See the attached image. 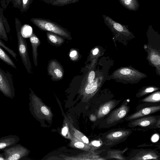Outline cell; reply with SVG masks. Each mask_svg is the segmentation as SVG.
Masks as SVG:
<instances>
[{
    "label": "cell",
    "instance_id": "28",
    "mask_svg": "<svg viewBox=\"0 0 160 160\" xmlns=\"http://www.w3.org/2000/svg\"><path fill=\"white\" fill-rule=\"evenodd\" d=\"M110 158H114L118 159L123 160L125 159L121 155L120 152L112 151L111 152Z\"/></svg>",
    "mask_w": 160,
    "mask_h": 160
},
{
    "label": "cell",
    "instance_id": "34",
    "mask_svg": "<svg viewBox=\"0 0 160 160\" xmlns=\"http://www.w3.org/2000/svg\"><path fill=\"white\" fill-rule=\"evenodd\" d=\"M74 145L76 147L79 148H83L84 146V144L82 142H78L75 143Z\"/></svg>",
    "mask_w": 160,
    "mask_h": 160
},
{
    "label": "cell",
    "instance_id": "38",
    "mask_svg": "<svg viewBox=\"0 0 160 160\" xmlns=\"http://www.w3.org/2000/svg\"><path fill=\"white\" fill-rule=\"evenodd\" d=\"M82 139L84 142L86 143H88V140L86 136H84L83 137Z\"/></svg>",
    "mask_w": 160,
    "mask_h": 160
},
{
    "label": "cell",
    "instance_id": "27",
    "mask_svg": "<svg viewBox=\"0 0 160 160\" xmlns=\"http://www.w3.org/2000/svg\"><path fill=\"white\" fill-rule=\"evenodd\" d=\"M158 89L157 88L150 87L146 88L142 91L139 94V97H141L148 93L152 92Z\"/></svg>",
    "mask_w": 160,
    "mask_h": 160
},
{
    "label": "cell",
    "instance_id": "26",
    "mask_svg": "<svg viewBox=\"0 0 160 160\" xmlns=\"http://www.w3.org/2000/svg\"><path fill=\"white\" fill-rule=\"evenodd\" d=\"M2 10V8H0V15L2 18L7 32L9 33L10 30V26L7 20L3 16Z\"/></svg>",
    "mask_w": 160,
    "mask_h": 160
},
{
    "label": "cell",
    "instance_id": "21",
    "mask_svg": "<svg viewBox=\"0 0 160 160\" xmlns=\"http://www.w3.org/2000/svg\"><path fill=\"white\" fill-rule=\"evenodd\" d=\"M79 0H51V4L56 6H62L76 3Z\"/></svg>",
    "mask_w": 160,
    "mask_h": 160
},
{
    "label": "cell",
    "instance_id": "30",
    "mask_svg": "<svg viewBox=\"0 0 160 160\" xmlns=\"http://www.w3.org/2000/svg\"><path fill=\"white\" fill-rule=\"evenodd\" d=\"M69 56L72 60L74 61L76 60L78 57L77 51L75 50H71L70 52Z\"/></svg>",
    "mask_w": 160,
    "mask_h": 160
},
{
    "label": "cell",
    "instance_id": "32",
    "mask_svg": "<svg viewBox=\"0 0 160 160\" xmlns=\"http://www.w3.org/2000/svg\"><path fill=\"white\" fill-rule=\"evenodd\" d=\"M42 112L45 115H48L49 114V111L48 109L45 107H42L41 108Z\"/></svg>",
    "mask_w": 160,
    "mask_h": 160
},
{
    "label": "cell",
    "instance_id": "8",
    "mask_svg": "<svg viewBox=\"0 0 160 160\" xmlns=\"http://www.w3.org/2000/svg\"><path fill=\"white\" fill-rule=\"evenodd\" d=\"M159 106H154L147 107L142 109L128 117L126 119L127 120H131L151 114L159 111Z\"/></svg>",
    "mask_w": 160,
    "mask_h": 160
},
{
    "label": "cell",
    "instance_id": "18",
    "mask_svg": "<svg viewBox=\"0 0 160 160\" xmlns=\"http://www.w3.org/2000/svg\"><path fill=\"white\" fill-rule=\"evenodd\" d=\"M0 59L6 64L12 67L16 68V66L13 61L0 46Z\"/></svg>",
    "mask_w": 160,
    "mask_h": 160
},
{
    "label": "cell",
    "instance_id": "10",
    "mask_svg": "<svg viewBox=\"0 0 160 160\" xmlns=\"http://www.w3.org/2000/svg\"><path fill=\"white\" fill-rule=\"evenodd\" d=\"M130 134L129 131L120 130L108 133L106 136L108 141L110 142H116L126 137Z\"/></svg>",
    "mask_w": 160,
    "mask_h": 160
},
{
    "label": "cell",
    "instance_id": "22",
    "mask_svg": "<svg viewBox=\"0 0 160 160\" xmlns=\"http://www.w3.org/2000/svg\"><path fill=\"white\" fill-rule=\"evenodd\" d=\"M149 58L152 63L156 66H159L160 58L159 55L155 51L152 52L149 55Z\"/></svg>",
    "mask_w": 160,
    "mask_h": 160
},
{
    "label": "cell",
    "instance_id": "17",
    "mask_svg": "<svg viewBox=\"0 0 160 160\" xmlns=\"http://www.w3.org/2000/svg\"><path fill=\"white\" fill-rule=\"evenodd\" d=\"M47 35L50 42L54 45H60L64 42V40L62 38L55 34L49 32L47 33Z\"/></svg>",
    "mask_w": 160,
    "mask_h": 160
},
{
    "label": "cell",
    "instance_id": "29",
    "mask_svg": "<svg viewBox=\"0 0 160 160\" xmlns=\"http://www.w3.org/2000/svg\"><path fill=\"white\" fill-rule=\"evenodd\" d=\"M95 73L94 71H91L88 73L86 82V84L92 82L95 78Z\"/></svg>",
    "mask_w": 160,
    "mask_h": 160
},
{
    "label": "cell",
    "instance_id": "37",
    "mask_svg": "<svg viewBox=\"0 0 160 160\" xmlns=\"http://www.w3.org/2000/svg\"><path fill=\"white\" fill-rule=\"evenodd\" d=\"M99 52V50L98 48H95L92 51V54L93 55H97Z\"/></svg>",
    "mask_w": 160,
    "mask_h": 160
},
{
    "label": "cell",
    "instance_id": "2",
    "mask_svg": "<svg viewBox=\"0 0 160 160\" xmlns=\"http://www.w3.org/2000/svg\"><path fill=\"white\" fill-rule=\"evenodd\" d=\"M15 24L18 41V53L28 72L30 73L31 64L28 56L27 45L25 38L22 36L21 33V23L17 18L15 19Z\"/></svg>",
    "mask_w": 160,
    "mask_h": 160
},
{
    "label": "cell",
    "instance_id": "3",
    "mask_svg": "<svg viewBox=\"0 0 160 160\" xmlns=\"http://www.w3.org/2000/svg\"><path fill=\"white\" fill-rule=\"evenodd\" d=\"M0 91L5 96L11 99L15 97V89L12 74L0 68Z\"/></svg>",
    "mask_w": 160,
    "mask_h": 160
},
{
    "label": "cell",
    "instance_id": "16",
    "mask_svg": "<svg viewBox=\"0 0 160 160\" xmlns=\"http://www.w3.org/2000/svg\"><path fill=\"white\" fill-rule=\"evenodd\" d=\"M105 20L110 26L116 31L123 33H128L129 32L125 26L115 22L108 17H106Z\"/></svg>",
    "mask_w": 160,
    "mask_h": 160
},
{
    "label": "cell",
    "instance_id": "23",
    "mask_svg": "<svg viewBox=\"0 0 160 160\" xmlns=\"http://www.w3.org/2000/svg\"><path fill=\"white\" fill-rule=\"evenodd\" d=\"M2 18L0 15V38L8 41V38Z\"/></svg>",
    "mask_w": 160,
    "mask_h": 160
},
{
    "label": "cell",
    "instance_id": "4",
    "mask_svg": "<svg viewBox=\"0 0 160 160\" xmlns=\"http://www.w3.org/2000/svg\"><path fill=\"white\" fill-rule=\"evenodd\" d=\"M145 76L141 72L134 68L128 67L118 69L113 74V77L115 78L130 82L137 81Z\"/></svg>",
    "mask_w": 160,
    "mask_h": 160
},
{
    "label": "cell",
    "instance_id": "31",
    "mask_svg": "<svg viewBox=\"0 0 160 160\" xmlns=\"http://www.w3.org/2000/svg\"><path fill=\"white\" fill-rule=\"evenodd\" d=\"M12 1L14 7L20 8L22 4V0H12Z\"/></svg>",
    "mask_w": 160,
    "mask_h": 160
},
{
    "label": "cell",
    "instance_id": "7",
    "mask_svg": "<svg viewBox=\"0 0 160 160\" xmlns=\"http://www.w3.org/2000/svg\"><path fill=\"white\" fill-rule=\"evenodd\" d=\"M129 107L125 104L114 111L109 116L107 121L108 124L114 123L124 118L128 113Z\"/></svg>",
    "mask_w": 160,
    "mask_h": 160
},
{
    "label": "cell",
    "instance_id": "5",
    "mask_svg": "<svg viewBox=\"0 0 160 160\" xmlns=\"http://www.w3.org/2000/svg\"><path fill=\"white\" fill-rule=\"evenodd\" d=\"M6 160H20L28 154L29 151L20 144H16L2 150Z\"/></svg>",
    "mask_w": 160,
    "mask_h": 160
},
{
    "label": "cell",
    "instance_id": "6",
    "mask_svg": "<svg viewBox=\"0 0 160 160\" xmlns=\"http://www.w3.org/2000/svg\"><path fill=\"white\" fill-rule=\"evenodd\" d=\"M48 71L53 80L62 79L63 77L64 71L61 65L57 61L52 60L49 63Z\"/></svg>",
    "mask_w": 160,
    "mask_h": 160
},
{
    "label": "cell",
    "instance_id": "15",
    "mask_svg": "<svg viewBox=\"0 0 160 160\" xmlns=\"http://www.w3.org/2000/svg\"><path fill=\"white\" fill-rule=\"evenodd\" d=\"M159 156L153 151H143L138 153L131 160H144L148 159L158 160Z\"/></svg>",
    "mask_w": 160,
    "mask_h": 160
},
{
    "label": "cell",
    "instance_id": "36",
    "mask_svg": "<svg viewBox=\"0 0 160 160\" xmlns=\"http://www.w3.org/2000/svg\"><path fill=\"white\" fill-rule=\"evenodd\" d=\"M68 129L66 127L64 128L62 130V133L63 135H65L68 132Z\"/></svg>",
    "mask_w": 160,
    "mask_h": 160
},
{
    "label": "cell",
    "instance_id": "1",
    "mask_svg": "<svg viewBox=\"0 0 160 160\" xmlns=\"http://www.w3.org/2000/svg\"><path fill=\"white\" fill-rule=\"evenodd\" d=\"M31 22L40 29L62 36L68 40L72 38L65 29L51 21L40 18H32Z\"/></svg>",
    "mask_w": 160,
    "mask_h": 160
},
{
    "label": "cell",
    "instance_id": "19",
    "mask_svg": "<svg viewBox=\"0 0 160 160\" xmlns=\"http://www.w3.org/2000/svg\"><path fill=\"white\" fill-rule=\"evenodd\" d=\"M145 102H159L160 100L159 92H155L142 100Z\"/></svg>",
    "mask_w": 160,
    "mask_h": 160
},
{
    "label": "cell",
    "instance_id": "9",
    "mask_svg": "<svg viewBox=\"0 0 160 160\" xmlns=\"http://www.w3.org/2000/svg\"><path fill=\"white\" fill-rule=\"evenodd\" d=\"M16 135H9L0 138V151L17 143L20 140Z\"/></svg>",
    "mask_w": 160,
    "mask_h": 160
},
{
    "label": "cell",
    "instance_id": "33",
    "mask_svg": "<svg viewBox=\"0 0 160 160\" xmlns=\"http://www.w3.org/2000/svg\"><path fill=\"white\" fill-rule=\"evenodd\" d=\"M159 138V136L157 134H155L153 135L152 138L151 140L152 142H157Z\"/></svg>",
    "mask_w": 160,
    "mask_h": 160
},
{
    "label": "cell",
    "instance_id": "35",
    "mask_svg": "<svg viewBox=\"0 0 160 160\" xmlns=\"http://www.w3.org/2000/svg\"><path fill=\"white\" fill-rule=\"evenodd\" d=\"M92 144L96 147H99L100 145V143L99 141H94L92 142Z\"/></svg>",
    "mask_w": 160,
    "mask_h": 160
},
{
    "label": "cell",
    "instance_id": "25",
    "mask_svg": "<svg viewBox=\"0 0 160 160\" xmlns=\"http://www.w3.org/2000/svg\"><path fill=\"white\" fill-rule=\"evenodd\" d=\"M31 0H22V4L20 8V10L21 12H25L28 9L31 3Z\"/></svg>",
    "mask_w": 160,
    "mask_h": 160
},
{
    "label": "cell",
    "instance_id": "39",
    "mask_svg": "<svg viewBox=\"0 0 160 160\" xmlns=\"http://www.w3.org/2000/svg\"><path fill=\"white\" fill-rule=\"evenodd\" d=\"M0 160H6L5 156L2 153H1L0 151Z\"/></svg>",
    "mask_w": 160,
    "mask_h": 160
},
{
    "label": "cell",
    "instance_id": "14",
    "mask_svg": "<svg viewBox=\"0 0 160 160\" xmlns=\"http://www.w3.org/2000/svg\"><path fill=\"white\" fill-rule=\"evenodd\" d=\"M157 119L155 117L149 116L136 120L131 122V125L133 126H139L145 127L155 123Z\"/></svg>",
    "mask_w": 160,
    "mask_h": 160
},
{
    "label": "cell",
    "instance_id": "40",
    "mask_svg": "<svg viewBox=\"0 0 160 160\" xmlns=\"http://www.w3.org/2000/svg\"><path fill=\"white\" fill-rule=\"evenodd\" d=\"M91 119H92V118H94V119L95 120L96 119V117L94 116H93V115H92V116H91Z\"/></svg>",
    "mask_w": 160,
    "mask_h": 160
},
{
    "label": "cell",
    "instance_id": "13",
    "mask_svg": "<svg viewBox=\"0 0 160 160\" xmlns=\"http://www.w3.org/2000/svg\"><path fill=\"white\" fill-rule=\"evenodd\" d=\"M30 41L32 48L33 61L35 66H37L38 47L40 44L39 38L34 33H32L30 37Z\"/></svg>",
    "mask_w": 160,
    "mask_h": 160
},
{
    "label": "cell",
    "instance_id": "11",
    "mask_svg": "<svg viewBox=\"0 0 160 160\" xmlns=\"http://www.w3.org/2000/svg\"><path fill=\"white\" fill-rule=\"evenodd\" d=\"M100 79L97 78L91 82L85 84L83 88L85 93L90 96L95 94L100 86Z\"/></svg>",
    "mask_w": 160,
    "mask_h": 160
},
{
    "label": "cell",
    "instance_id": "20",
    "mask_svg": "<svg viewBox=\"0 0 160 160\" xmlns=\"http://www.w3.org/2000/svg\"><path fill=\"white\" fill-rule=\"evenodd\" d=\"M122 4L129 9L135 10L138 6L136 0H120Z\"/></svg>",
    "mask_w": 160,
    "mask_h": 160
},
{
    "label": "cell",
    "instance_id": "24",
    "mask_svg": "<svg viewBox=\"0 0 160 160\" xmlns=\"http://www.w3.org/2000/svg\"><path fill=\"white\" fill-rule=\"evenodd\" d=\"M0 46L10 54L14 58L18 61L17 59V55L13 51L7 46L5 43L0 39Z\"/></svg>",
    "mask_w": 160,
    "mask_h": 160
},
{
    "label": "cell",
    "instance_id": "12",
    "mask_svg": "<svg viewBox=\"0 0 160 160\" xmlns=\"http://www.w3.org/2000/svg\"><path fill=\"white\" fill-rule=\"evenodd\" d=\"M117 101L111 100L108 101L102 105L98 109L97 116L98 118L103 117L116 106Z\"/></svg>",
    "mask_w": 160,
    "mask_h": 160
}]
</instances>
